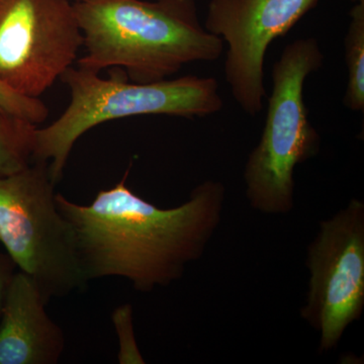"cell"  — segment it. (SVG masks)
Wrapping results in <instances>:
<instances>
[{"mask_svg": "<svg viewBox=\"0 0 364 364\" xmlns=\"http://www.w3.org/2000/svg\"><path fill=\"white\" fill-rule=\"evenodd\" d=\"M0 112L38 126L47 119L48 109L39 97H26L0 80Z\"/></svg>", "mask_w": 364, "mask_h": 364, "instance_id": "7c38bea8", "label": "cell"}, {"mask_svg": "<svg viewBox=\"0 0 364 364\" xmlns=\"http://www.w3.org/2000/svg\"><path fill=\"white\" fill-rule=\"evenodd\" d=\"M309 289L301 317L320 334L318 352L338 346L364 309V203L352 198L318 224L309 245Z\"/></svg>", "mask_w": 364, "mask_h": 364, "instance_id": "8992f818", "label": "cell"}, {"mask_svg": "<svg viewBox=\"0 0 364 364\" xmlns=\"http://www.w3.org/2000/svg\"><path fill=\"white\" fill-rule=\"evenodd\" d=\"M85 54L77 66L123 68L133 82L164 80L195 62H214L224 42L205 30L196 0L73 2Z\"/></svg>", "mask_w": 364, "mask_h": 364, "instance_id": "7a4b0ae2", "label": "cell"}, {"mask_svg": "<svg viewBox=\"0 0 364 364\" xmlns=\"http://www.w3.org/2000/svg\"><path fill=\"white\" fill-rule=\"evenodd\" d=\"M351 1L356 2V4H358V2H364V0H351Z\"/></svg>", "mask_w": 364, "mask_h": 364, "instance_id": "9a60e30c", "label": "cell"}, {"mask_svg": "<svg viewBox=\"0 0 364 364\" xmlns=\"http://www.w3.org/2000/svg\"><path fill=\"white\" fill-rule=\"evenodd\" d=\"M74 2H76V1H82V0H73Z\"/></svg>", "mask_w": 364, "mask_h": 364, "instance_id": "2e32d148", "label": "cell"}, {"mask_svg": "<svg viewBox=\"0 0 364 364\" xmlns=\"http://www.w3.org/2000/svg\"><path fill=\"white\" fill-rule=\"evenodd\" d=\"M48 301L26 273L16 272L0 315V364H56L65 337Z\"/></svg>", "mask_w": 364, "mask_h": 364, "instance_id": "9c48e42d", "label": "cell"}, {"mask_svg": "<svg viewBox=\"0 0 364 364\" xmlns=\"http://www.w3.org/2000/svg\"><path fill=\"white\" fill-rule=\"evenodd\" d=\"M320 0H210L205 30L227 43L225 76L232 95L249 116L262 111L267 97L264 60L268 47L284 37Z\"/></svg>", "mask_w": 364, "mask_h": 364, "instance_id": "ba28073f", "label": "cell"}, {"mask_svg": "<svg viewBox=\"0 0 364 364\" xmlns=\"http://www.w3.org/2000/svg\"><path fill=\"white\" fill-rule=\"evenodd\" d=\"M112 320L119 337V351L117 355L119 363L121 364L145 363L136 346L135 334H134L133 308L130 304H124L117 308L112 313Z\"/></svg>", "mask_w": 364, "mask_h": 364, "instance_id": "4fadbf2b", "label": "cell"}, {"mask_svg": "<svg viewBox=\"0 0 364 364\" xmlns=\"http://www.w3.org/2000/svg\"><path fill=\"white\" fill-rule=\"evenodd\" d=\"M47 162L0 178V243L46 301L87 284L71 225L55 200Z\"/></svg>", "mask_w": 364, "mask_h": 364, "instance_id": "5b68a950", "label": "cell"}, {"mask_svg": "<svg viewBox=\"0 0 364 364\" xmlns=\"http://www.w3.org/2000/svg\"><path fill=\"white\" fill-rule=\"evenodd\" d=\"M37 128L25 119L0 112V178L32 163Z\"/></svg>", "mask_w": 364, "mask_h": 364, "instance_id": "30bf717a", "label": "cell"}, {"mask_svg": "<svg viewBox=\"0 0 364 364\" xmlns=\"http://www.w3.org/2000/svg\"><path fill=\"white\" fill-rule=\"evenodd\" d=\"M61 78L70 88V104L54 123L37 128L32 159L48 163L55 184L63 176L74 144L98 124L147 114L208 117L224 105L214 77L189 75L136 83L123 76L102 78L98 72L72 66Z\"/></svg>", "mask_w": 364, "mask_h": 364, "instance_id": "3957f363", "label": "cell"}, {"mask_svg": "<svg viewBox=\"0 0 364 364\" xmlns=\"http://www.w3.org/2000/svg\"><path fill=\"white\" fill-rule=\"evenodd\" d=\"M129 170L117 186L98 191L90 205L61 193L57 208L73 229L87 282L119 277L149 293L181 279L189 263L200 259L221 224L226 188L205 181L186 203L161 208L127 186Z\"/></svg>", "mask_w": 364, "mask_h": 364, "instance_id": "6da1fadb", "label": "cell"}, {"mask_svg": "<svg viewBox=\"0 0 364 364\" xmlns=\"http://www.w3.org/2000/svg\"><path fill=\"white\" fill-rule=\"evenodd\" d=\"M348 82L343 104L352 112L364 109V2L350 11V23L344 39Z\"/></svg>", "mask_w": 364, "mask_h": 364, "instance_id": "8fae6325", "label": "cell"}, {"mask_svg": "<svg viewBox=\"0 0 364 364\" xmlns=\"http://www.w3.org/2000/svg\"><path fill=\"white\" fill-rule=\"evenodd\" d=\"M82 45L70 0H0V80L21 95H42Z\"/></svg>", "mask_w": 364, "mask_h": 364, "instance_id": "52a82bcc", "label": "cell"}, {"mask_svg": "<svg viewBox=\"0 0 364 364\" xmlns=\"http://www.w3.org/2000/svg\"><path fill=\"white\" fill-rule=\"evenodd\" d=\"M323 62L318 41L305 38L287 45L273 66L264 128L244 168L248 202L263 214L293 210L294 169L320 152L321 136L309 119L304 87Z\"/></svg>", "mask_w": 364, "mask_h": 364, "instance_id": "277c9868", "label": "cell"}, {"mask_svg": "<svg viewBox=\"0 0 364 364\" xmlns=\"http://www.w3.org/2000/svg\"><path fill=\"white\" fill-rule=\"evenodd\" d=\"M16 263L7 253L0 252V315L6 301L7 291L16 274Z\"/></svg>", "mask_w": 364, "mask_h": 364, "instance_id": "5bb4252c", "label": "cell"}]
</instances>
